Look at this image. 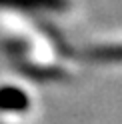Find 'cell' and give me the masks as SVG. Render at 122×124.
<instances>
[{"label":"cell","mask_w":122,"mask_h":124,"mask_svg":"<svg viewBox=\"0 0 122 124\" xmlns=\"http://www.w3.org/2000/svg\"><path fill=\"white\" fill-rule=\"evenodd\" d=\"M0 6L18 10H62L66 0H0Z\"/></svg>","instance_id":"1"},{"label":"cell","mask_w":122,"mask_h":124,"mask_svg":"<svg viewBox=\"0 0 122 124\" xmlns=\"http://www.w3.org/2000/svg\"><path fill=\"white\" fill-rule=\"evenodd\" d=\"M28 104L26 96L16 88H2L0 90V108L4 110H24Z\"/></svg>","instance_id":"3"},{"label":"cell","mask_w":122,"mask_h":124,"mask_svg":"<svg viewBox=\"0 0 122 124\" xmlns=\"http://www.w3.org/2000/svg\"><path fill=\"white\" fill-rule=\"evenodd\" d=\"M84 56L90 62H102V64L122 62V44L120 46H102V48H92V50H88Z\"/></svg>","instance_id":"2"}]
</instances>
